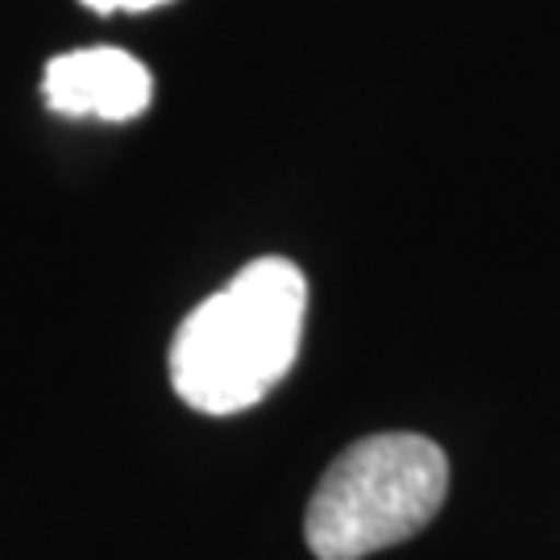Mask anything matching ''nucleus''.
<instances>
[{"label": "nucleus", "instance_id": "nucleus-1", "mask_svg": "<svg viewBox=\"0 0 560 560\" xmlns=\"http://www.w3.org/2000/svg\"><path fill=\"white\" fill-rule=\"evenodd\" d=\"M307 279L291 258H258L179 324L171 386L191 411L237 416L258 407L300 358Z\"/></svg>", "mask_w": 560, "mask_h": 560}, {"label": "nucleus", "instance_id": "nucleus-3", "mask_svg": "<svg viewBox=\"0 0 560 560\" xmlns=\"http://www.w3.org/2000/svg\"><path fill=\"white\" fill-rule=\"evenodd\" d=\"M46 108L59 117H92V120H133L150 108L154 80L129 50L117 46H88L71 55H55L42 75Z\"/></svg>", "mask_w": 560, "mask_h": 560}, {"label": "nucleus", "instance_id": "nucleus-2", "mask_svg": "<svg viewBox=\"0 0 560 560\" xmlns=\"http://www.w3.org/2000/svg\"><path fill=\"white\" fill-rule=\"evenodd\" d=\"M448 499V457L420 432H378L349 444L303 515L316 560H361L420 536Z\"/></svg>", "mask_w": 560, "mask_h": 560}, {"label": "nucleus", "instance_id": "nucleus-4", "mask_svg": "<svg viewBox=\"0 0 560 560\" xmlns=\"http://www.w3.org/2000/svg\"><path fill=\"white\" fill-rule=\"evenodd\" d=\"M92 13H145V9H159L171 0H83Z\"/></svg>", "mask_w": 560, "mask_h": 560}]
</instances>
